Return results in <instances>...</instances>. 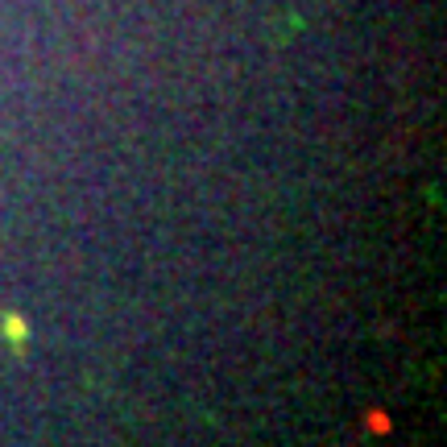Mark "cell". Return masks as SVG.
<instances>
[{"instance_id":"obj_1","label":"cell","mask_w":447,"mask_h":447,"mask_svg":"<svg viewBox=\"0 0 447 447\" xmlns=\"http://www.w3.org/2000/svg\"><path fill=\"white\" fill-rule=\"evenodd\" d=\"M4 331H9L13 348H21V344H25V323L17 319V315H4Z\"/></svg>"}]
</instances>
